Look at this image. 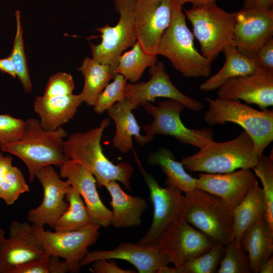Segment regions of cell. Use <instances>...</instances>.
<instances>
[{
  "label": "cell",
  "instance_id": "obj_1",
  "mask_svg": "<svg viewBox=\"0 0 273 273\" xmlns=\"http://www.w3.org/2000/svg\"><path fill=\"white\" fill-rule=\"evenodd\" d=\"M110 120V118H105L98 127L68 135L64 143V152L68 159L78 162L94 176L98 188L115 180L131 191L130 179L133 167L125 162L114 164L103 152L101 139Z\"/></svg>",
  "mask_w": 273,
  "mask_h": 273
},
{
  "label": "cell",
  "instance_id": "obj_2",
  "mask_svg": "<svg viewBox=\"0 0 273 273\" xmlns=\"http://www.w3.org/2000/svg\"><path fill=\"white\" fill-rule=\"evenodd\" d=\"M68 136L62 126L55 130H46L39 120L31 118L25 120L21 139L11 143H0V149L23 162L28 170L29 181L32 183L40 169L50 165L60 167L68 159L64 150Z\"/></svg>",
  "mask_w": 273,
  "mask_h": 273
},
{
  "label": "cell",
  "instance_id": "obj_3",
  "mask_svg": "<svg viewBox=\"0 0 273 273\" xmlns=\"http://www.w3.org/2000/svg\"><path fill=\"white\" fill-rule=\"evenodd\" d=\"M182 8L177 0H172L170 23L161 37L156 55L167 58L185 77H207L211 72L212 62L195 48L194 36L187 25Z\"/></svg>",
  "mask_w": 273,
  "mask_h": 273
},
{
  "label": "cell",
  "instance_id": "obj_4",
  "mask_svg": "<svg viewBox=\"0 0 273 273\" xmlns=\"http://www.w3.org/2000/svg\"><path fill=\"white\" fill-rule=\"evenodd\" d=\"M259 158L252 138L243 130L233 140L207 144L196 153L184 157L181 162L190 171L223 173L252 169Z\"/></svg>",
  "mask_w": 273,
  "mask_h": 273
},
{
  "label": "cell",
  "instance_id": "obj_5",
  "mask_svg": "<svg viewBox=\"0 0 273 273\" xmlns=\"http://www.w3.org/2000/svg\"><path fill=\"white\" fill-rule=\"evenodd\" d=\"M208 109L203 116L209 125L233 122L241 126L252 138L260 157L273 141V111L258 110L240 100L207 97Z\"/></svg>",
  "mask_w": 273,
  "mask_h": 273
},
{
  "label": "cell",
  "instance_id": "obj_6",
  "mask_svg": "<svg viewBox=\"0 0 273 273\" xmlns=\"http://www.w3.org/2000/svg\"><path fill=\"white\" fill-rule=\"evenodd\" d=\"M185 12L201 54L212 63L227 47L234 44L235 12L229 13L215 3L193 6Z\"/></svg>",
  "mask_w": 273,
  "mask_h": 273
},
{
  "label": "cell",
  "instance_id": "obj_7",
  "mask_svg": "<svg viewBox=\"0 0 273 273\" xmlns=\"http://www.w3.org/2000/svg\"><path fill=\"white\" fill-rule=\"evenodd\" d=\"M188 200L184 217L215 243L226 245L232 240V209L220 197L195 189L185 194Z\"/></svg>",
  "mask_w": 273,
  "mask_h": 273
},
{
  "label": "cell",
  "instance_id": "obj_8",
  "mask_svg": "<svg viewBox=\"0 0 273 273\" xmlns=\"http://www.w3.org/2000/svg\"><path fill=\"white\" fill-rule=\"evenodd\" d=\"M143 106L153 118L151 123L144 126L148 135L154 137L156 134L168 135L183 144L199 149L214 141L213 133L208 128L196 129L185 126L180 114L186 107L179 102L169 99L159 102L156 105L146 103Z\"/></svg>",
  "mask_w": 273,
  "mask_h": 273
},
{
  "label": "cell",
  "instance_id": "obj_9",
  "mask_svg": "<svg viewBox=\"0 0 273 273\" xmlns=\"http://www.w3.org/2000/svg\"><path fill=\"white\" fill-rule=\"evenodd\" d=\"M136 163L150 191L154 212L148 231L138 242L143 245L156 244L160 234L174 221L184 217L188 200L177 188L167 185L162 188L155 178L148 173L135 156Z\"/></svg>",
  "mask_w": 273,
  "mask_h": 273
},
{
  "label": "cell",
  "instance_id": "obj_10",
  "mask_svg": "<svg viewBox=\"0 0 273 273\" xmlns=\"http://www.w3.org/2000/svg\"><path fill=\"white\" fill-rule=\"evenodd\" d=\"M135 0H114L119 20L114 26L104 25L96 29L101 33L102 41L90 44L92 58L110 66L114 70L123 51L132 47L137 41L134 25Z\"/></svg>",
  "mask_w": 273,
  "mask_h": 273
},
{
  "label": "cell",
  "instance_id": "obj_11",
  "mask_svg": "<svg viewBox=\"0 0 273 273\" xmlns=\"http://www.w3.org/2000/svg\"><path fill=\"white\" fill-rule=\"evenodd\" d=\"M99 225L90 224L67 232H51L44 226L31 225V232L44 249L45 255L57 256L68 263L70 272L80 271V263L100 236Z\"/></svg>",
  "mask_w": 273,
  "mask_h": 273
},
{
  "label": "cell",
  "instance_id": "obj_12",
  "mask_svg": "<svg viewBox=\"0 0 273 273\" xmlns=\"http://www.w3.org/2000/svg\"><path fill=\"white\" fill-rule=\"evenodd\" d=\"M215 243L189 223L184 217L172 222L159 235L156 244L175 267L208 250Z\"/></svg>",
  "mask_w": 273,
  "mask_h": 273
},
{
  "label": "cell",
  "instance_id": "obj_13",
  "mask_svg": "<svg viewBox=\"0 0 273 273\" xmlns=\"http://www.w3.org/2000/svg\"><path fill=\"white\" fill-rule=\"evenodd\" d=\"M150 79L146 82L126 83L124 98L129 101L136 109L146 103H155L157 98H165L183 103L186 108L199 112L203 104L180 92L172 82L162 61L157 62L149 69Z\"/></svg>",
  "mask_w": 273,
  "mask_h": 273
},
{
  "label": "cell",
  "instance_id": "obj_14",
  "mask_svg": "<svg viewBox=\"0 0 273 273\" xmlns=\"http://www.w3.org/2000/svg\"><path fill=\"white\" fill-rule=\"evenodd\" d=\"M172 15V0H135L134 25L137 41L148 54L156 55Z\"/></svg>",
  "mask_w": 273,
  "mask_h": 273
},
{
  "label": "cell",
  "instance_id": "obj_15",
  "mask_svg": "<svg viewBox=\"0 0 273 273\" xmlns=\"http://www.w3.org/2000/svg\"><path fill=\"white\" fill-rule=\"evenodd\" d=\"M235 16L234 44L242 55L255 58L259 49L272 38V9L242 8Z\"/></svg>",
  "mask_w": 273,
  "mask_h": 273
},
{
  "label": "cell",
  "instance_id": "obj_16",
  "mask_svg": "<svg viewBox=\"0 0 273 273\" xmlns=\"http://www.w3.org/2000/svg\"><path fill=\"white\" fill-rule=\"evenodd\" d=\"M35 178L42 187L43 197L38 206L28 212L27 219L32 224L53 228L68 208L65 195L70 186L61 179L52 165L38 170Z\"/></svg>",
  "mask_w": 273,
  "mask_h": 273
},
{
  "label": "cell",
  "instance_id": "obj_17",
  "mask_svg": "<svg viewBox=\"0 0 273 273\" xmlns=\"http://www.w3.org/2000/svg\"><path fill=\"white\" fill-rule=\"evenodd\" d=\"M43 248L27 222L13 221L9 236L0 245V273H13L18 266L45 256Z\"/></svg>",
  "mask_w": 273,
  "mask_h": 273
},
{
  "label": "cell",
  "instance_id": "obj_18",
  "mask_svg": "<svg viewBox=\"0 0 273 273\" xmlns=\"http://www.w3.org/2000/svg\"><path fill=\"white\" fill-rule=\"evenodd\" d=\"M217 96L266 109L273 105V71L258 66L253 73L229 79L218 88Z\"/></svg>",
  "mask_w": 273,
  "mask_h": 273
},
{
  "label": "cell",
  "instance_id": "obj_19",
  "mask_svg": "<svg viewBox=\"0 0 273 273\" xmlns=\"http://www.w3.org/2000/svg\"><path fill=\"white\" fill-rule=\"evenodd\" d=\"M117 259L132 264L140 273H157L161 266L168 265V257L157 244L143 245L123 242L112 250L88 251L80 263L81 268L98 259Z\"/></svg>",
  "mask_w": 273,
  "mask_h": 273
},
{
  "label": "cell",
  "instance_id": "obj_20",
  "mask_svg": "<svg viewBox=\"0 0 273 273\" xmlns=\"http://www.w3.org/2000/svg\"><path fill=\"white\" fill-rule=\"evenodd\" d=\"M61 178L75 189L82 198L92 224L107 228L111 224L112 211L102 201L94 176L79 163L68 159L59 167Z\"/></svg>",
  "mask_w": 273,
  "mask_h": 273
},
{
  "label": "cell",
  "instance_id": "obj_21",
  "mask_svg": "<svg viewBox=\"0 0 273 273\" xmlns=\"http://www.w3.org/2000/svg\"><path fill=\"white\" fill-rule=\"evenodd\" d=\"M256 181V175L249 168L223 173H201L197 178L196 189L220 197L233 209Z\"/></svg>",
  "mask_w": 273,
  "mask_h": 273
},
{
  "label": "cell",
  "instance_id": "obj_22",
  "mask_svg": "<svg viewBox=\"0 0 273 273\" xmlns=\"http://www.w3.org/2000/svg\"><path fill=\"white\" fill-rule=\"evenodd\" d=\"M83 102L80 94L53 97L37 96L33 109L39 118L41 127L53 131L72 119Z\"/></svg>",
  "mask_w": 273,
  "mask_h": 273
},
{
  "label": "cell",
  "instance_id": "obj_23",
  "mask_svg": "<svg viewBox=\"0 0 273 273\" xmlns=\"http://www.w3.org/2000/svg\"><path fill=\"white\" fill-rule=\"evenodd\" d=\"M136 109L129 101L124 98L107 111L115 125L113 145L122 153H126L132 149L133 137L140 146L146 145L154 138L141 134V128L132 113V110Z\"/></svg>",
  "mask_w": 273,
  "mask_h": 273
},
{
  "label": "cell",
  "instance_id": "obj_24",
  "mask_svg": "<svg viewBox=\"0 0 273 273\" xmlns=\"http://www.w3.org/2000/svg\"><path fill=\"white\" fill-rule=\"evenodd\" d=\"M105 187L111 197V224L116 228L139 226L142 222V216L148 208L146 200L128 194L117 181H111Z\"/></svg>",
  "mask_w": 273,
  "mask_h": 273
},
{
  "label": "cell",
  "instance_id": "obj_25",
  "mask_svg": "<svg viewBox=\"0 0 273 273\" xmlns=\"http://www.w3.org/2000/svg\"><path fill=\"white\" fill-rule=\"evenodd\" d=\"M240 244L248 254L252 272L258 273L261 265L272 256L273 229L264 217L258 219L243 233Z\"/></svg>",
  "mask_w": 273,
  "mask_h": 273
},
{
  "label": "cell",
  "instance_id": "obj_26",
  "mask_svg": "<svg viewBox=\"0 0 273 273\" xmlns=\"http://www.w3.org/2000/svg\"><path fill=\"white\" fill-rule=\"evenodd\" d=\"M265 201L262 188L256 181L242 200L232 211L233 239L240 241L245 231L264 217Z\"/></svg>",
  "mask_w": 273,
  "mask_h": 273
},
{
  "label": "cell",
  "instance_id": "obj_27",
  "mask_svg": "<svg viewBox=\"0 0 273 273\" xmlns=\"http://www.w3.org/2000/svg\"><path fill=\"white\" fill-rule=\"evenodd\" d=\"M223 52L225 58L223 66L216 74L200 84L199 88L202 91L217 89L229 79L253 73L259 66L255 58L242 55L234 44L227 47Z\"/></svg>",
  "mask_w": 273,
  "mask_h": 273
},
{
  "label": "cell",
  "instance_id": "obj_28",
  "mask_svg": "<svg viewBox=\"0 0 273 273\" xmlns=\"http://www.w3.org/2000/svg\"><path fill=\"white\" fill-rule=\"evenodd\" d=\"M147 162L159 166L166 175L165 184L177 188L185 194L196 189L197 178L189 174L181 162L175 160L173 153L169 149L160 147L150 154Z\"/></svg>",
  "mask_w": 273,
  "mask_h": 273
},
{
  "label": "cell",
  "instance_id": "obj_29",
  "mask_svg": "<svg viewBox=\"0 0 273 273\" xmlns=\"http://www.w3.org/2000/svg\"><path fill=\"white\" fill-rule=\"evenodd\" d=\"M78 70L84 78L80 95L87 106H94L96 100L115 75L109 65L100 63L93 58H85Z\"/></svg>",
  "mask_w": 273,
  "mask_h": 273
},
{
  "label": "cell",
  "instance_id": "obj_30",
  "mask_svg": "<svg viewBox=\"0 0 273 273\" xmlns=\"http://www.w3.org/2000/svg\"><path fill=\"white\" fill-rule=\"evenodd\" d=\"M157 62V55L145 53L136 41L130 51L120 56L113 73L120 74L130 83H135L147 68L154 66Z\"/></svg>",
  "mask_w": 273,
  "mask_h": 273
},
{
  "label": "cell",
  "instance_id": "obj_31",
  "mask_svg": "<svg viewBox=\"0 0 273 273\" xmlns=\"http://www.w3.org/2000/svg\"><path fill=\"white\" fill-rule=\"evenodd\" d=\"M65 200L69 204L68 208L53 227L55 231L72 232L92 224L82 198L71 186L66 193Z\"/></svg>",
  "mask_w": 273,
  "mask_h": 273
},
{
  "label": "cell",
  "instance_id": "obj_32",
  "mask_svg": "<svg viewBox=\"0 0 273 273\" xmlns=\"http://www.w3.org/2000/svg\"><path fill=\"white\" fill-rule=\"evenodd\" d=\"M225 246L214 243L208 250L176 267L177 273H215L224 252Z\"/></svg>",
  "mask_w": 273,
  "mask_h": 273
},
{
  "label": "cell",
  "instance_id": "obj_33",
  "mask_svg": "<svg viewBox=\"0 0 273 273\" xmlns=\"http://www.w3.org/2000/svg\"><path fill=\"white\" fill-rule=\"evenodd\" d=\"M255 175L258 176L263 186L265 201L264 219L273 229V159L271 153L266 156L261 155L256 166L252 168Z\"/></svg>",
  "mask_w": 273,
  "mask_h": 273
},
{
  "label": "cell",
  "instance_id": "obj_34",
  "mask_svg": "<svg viewBox=\"0 0 273 273\" xmlns=\"http://www.w3.org/2000/svg\"><path fill=\"white\" fill-rule=\"evenodd\" d=\"M15 15L17 22L16 33L13 49L9 57L14 65L16 75L20 79L24 90L25 93H28L32 90V85L24 52L23 29L20 20V13L19 10L16 11Z\"/></svg>",
  "mask_w": 273,
  "mask_h": 273
},
{
  "label": "cell",
  "instance_id": "obj_35",
  "mask_svg": "<svg viewBox=\"0 0 273 273\" xmlns=\"http://www.w3.org/2000/svg\"><path fill=\"white\" fill-rule=\"evenodd\" d=\"M216 272H252L248 254L242 248L240 241L233 239L225 245L224 254Z\"/></svg>",
  "mask_w": 273,
  "mask_h": 273
},
{
  "label": "cell",
  "instance_id": "obj_36",
  "mask_svg": "<svg viewBox=\"0 0 273 273\" xmlns=\"http://www.w3.org/2000/svg\"><path fill=\"white\" fill-rule=\"evenodd\" d=\"M29 191L30 189L23 173L19 168L12 165L0 188V199L7 205H12L21 194Z\"/></svg>",
  "mask_w": 273,
  "mask_h": 273
},
{
  "label": "cell",
  "instance_id": "obj_37",
  "mask_svg": "<svg viewBox=\"0 0 273 273\" xmlns=\"http://www.w3.org/2000/svg\"><path fill=\"white\" fill-rule=\"evenodd\" d=\"M126 81L123 75L116 74L113 81L108 83L98 96L93 106L95 112L101 114L116 102L124 99V90Z\"/></svg>",
  "mask_w": 273,
  "mask_h": 273
},
{
  "label": "cell",
  "instance_id": "obj_38",
  "mask_svg": "<svg viewBox=\"0 0 273 273\" xmlns=\"http://www.w3.org/2000/svg\"><path fill=\"white\" fill-rule=\"evenodd\" d=\"M25 120L7 114H0V143H11L21 139Z\"/></svg>",
  "mask_w": 273,
  "mask_h": 273
},
{
  "label": "cell",
  "instance_id": "obj_39",
  "mask_svg": "<svg viewBox=\"0 0 273 273\" xmlns=\"http://www.w3.org/2000/svg\"><path fill=\"white\" fill-rule=\"evenodd\" d=\"M74 85V81L70 74L57 72L49 78L43 95L48 97L69 95L73 94Z\"/></svg>",
  "mask_w": 273,
  "mask_h": 273
},
{
  "label": "cell",
  "instance_id": "obj_40",
  "mask_svg": "<svg viewBox=\"0 0 273 273\" xmlns=\"http://www.w3.org/2000/svg\"><path fill=\"white\" fill-rule=\"evenodd\" d=\"M261 67L273 71V38H271L257 51L255 57Z\"/></svg>",
  "mask_w": 273,
  "mask_h": 273
},
{
  "label": "cell",
  "instance_id": "obj_41",
  "mask_svg": "<svg viewBox=\"0 0 273 273\" xmlns=\"http://www.w3.org/2000/svg\"><path fill=\"white\" fill-rule=\"evenodd\" d=\"M89 268L93 273H135L134 270L124 269L119 267L115 261L108 262L107 259H98L92 263Z\"/></svg>",
  "mask_w": 273,
  "mask_h": 273
},
{
  "label": "cell",
  "instance_id": "obj_42",
  "mask_svg": "<svg viewBox=\"0 0 273 273\" xmlns=\"http://www.w3.org/2000/svg\"><path fill=\"white\" fill-rule=\"evenodd\" d=\"M49 256L46 255L42 259L29 262L17 267L13 273H49L48 260Z\"/></svg>",
  "mask_w": 273,
  "mask_h": 273
},
{
  "label": "cell",
  "instance_id": "obj_43",
  "mask_svg": "<svg viewBox=\"0 0 273 273\" xmlns=\"http://www.w3.org/2000/svg\"><path fill=\"white\" fill-rule=\"evenodd\" d=\"M57 256H49L48 260V269L49 273H66L70 272V268L68 262L61 260Z\"/></svg>",
  "mask_w": 273,
  "mask_h": 273
},
{
  "label": "cell",
  "instance_id": "obj_44",
  "mask_svg": "<svg viewBox=\"0 0 273 273\" xmlns=\"http://www.w3.org/2000/svg\"><path fill=\"white\" fill-rule=\"evenodd\" d=\"M272 4L273 0H244L243 8L269 10Z\"/></svg>",
  "mask_w": 273,
  "mask_h": 273
},
{
  "label": "cell",
  "instance_id": "obj_45",
  "mask_svg": "<svg viewBox=\"0 0 273 273\" xmlns=\"http://www.w3.org/2000/svg\"><path fill=\"white\" fill-rule=\"evenodd\" d=\"M13 160L12 156H4L0 152V188L5 179L9 169L13 165Z\"/></svg>",
  "mask_w": 273,
  "mask_h": 273
},
{
  "label": "cell",
  "instance_id": "obj_46",
  "mask_svg": "<svg viewBox=\"0 0 273 273\" xmlns=\"http://www.w3.org/2000/svg\"><path fill=\"white\" fill-rule=\"evenodd\" d=\"M0 70L8 73L14 78L17 76L14 65L9 57L0 59Z\"/></svg>",
  "mask_w": 273,
  "mask_h": 273
},
{
  "label": "cell",
  "instance_id": "obj_47",
  "mask_svg": "<svg viewBox=\"0 0 273 273\" xmlns=\"http://www.w3.org/2000/svg\"><path fill=\"white\" fill-rule=\"evenodd\" d=\"M259 273H272L273 272V258H270L266 260L260 266Z\"/></svg>",
  "mask_w": 273,
  "mask_h": 273
},
{
  "label": "cell",
  "instance_id": "obj_48",
  "mask_svg": "<svg viewBox=\"0 0 273 273\" xmlns=\"http://www.w3.org/2000/svg\"><path fill=\"white\" fill-rule=\"evenodd\" d=\"M183 6L185 3H191L193 6H202L214 3L216 0H177Z\"/></svg>",
  "mask_w": 273,
  "mask_h": 273
},
{
  "label": "cell",
  "instance_id": "obj_49",
  "mask_svg": "<svg viewBox=\"0 0 273 273\" xmlns=\"http://www.w3.org/2000/svg\"><path fill=\"white\" fill-rule=\"evenodd\" d=\"M157 273H177V271L175 266L172 267L165 265L159 267Z\"/></svg>",
  "mask_w": 273,
  "mask_h": 273
},
{
  "label": "cell",
  "instance_id": "obj_50",
  "mask_svg": "<svg viewBox=\"0 0 273 273\" xmlns=\"http://www.w3.org/2000/svg\"><path fill=\"white\" fill-rule=\"evenodd\" d=\"M5 231L0 225V245L5 238Z\"/></svg>",
  "mask_w": 273,
  "mask_h": 273
}]
</instances>
